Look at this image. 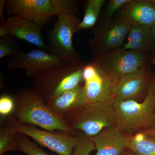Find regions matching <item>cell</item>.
<instances>
[{
	"instance_id": "1",
	"label": "cell",
	"mask_w": 155,
	"mask_h": 155,
	"mask_svg": "<svg viewBox=\"0 0 155 155\" xmlns=\"http://www.w3.org/2000/svg\"><path fill=\"white\" fill-rule=\"evenodd\" d=\"M14 97L15 108L9 119L22 124L38 126L44 130H60L75 136L74 130L66 121L48 107L33 88L22 89Z\"/></svg>"
},
{
	"instance_id": "2",
	"label": "cell",
	"mask_w": 155,
	"mask_h": 155,
	"mask_svg": "<svg viewBox=\"0 0 155 155\" xmlns=\"http://www.w3.org/2000/svg\"><path fill=\"white\" fill-rule=\"evenodd\" d=\"M85 64L81 61L63 62L34 78L33 88L46 104L51 99L82 84Z\"/></svg>"
},
{
	"instance_id": "3",
	"label": "cell",
	"mask_w": 155,
	"mask_h": 155,
	"mask_svg": "<svg viewBox=\"0 0 155 155\" xmlns=\"http://www.w3.org/2000/svg\"><path fill=\"white\" fill-rule=\"evenodd\" d=\"M116 126L123 133L133 135L150 128L155 110V76L142 102L114 99L112 103Z\"/></svg>"
},
{
	"instance_id": "4",
	"label": "cell",
	"mask_w": 155,
	"mask_h": 155,
	"mask_svg": "<svg viewBox=\"0 0 155 155\" xmlns=\"http://www.w3.org/2000/svg\"><path fill=\"white\" fill-rule=\"evenodd\" d=\"M65 121L75 136L80 133V135L91 137L106 128L117 127L115 112L110 103L87 104Z\"/></svg>"
},
{
	"instance_id": "5",
	"label": "cell",
	"mask_w": 155,
	"mask_h": 155,
	"mask_svg": "<svg viewBox=\"0 0 155 155\" xmlns=\"http://www.w3.org/2000/svg\"><path fill=\"white\" fill-rule=\"evenodd\" d=\"M81 22L74 14L58 16L48 34L49 53L65 63L80 61L72 40L73 35L79 30Z\"/></svg>"
},
{
	"instance_id": "6",
	"label": "cell",
	"mask_w": 155,
	"mask_h": 155,
	"mask_svg": "<svg viewBox=\"0 0 155 155\" xmlns=\"http://www.w3.org/2000/svg\"><path fill=\"white\" fill-rule=\"evenodd\" d=\"M84 97L85 104L112 103L115 99L116 84L94 60L86 64L83 72Z\"/></svg>"
},
{
	"instance_id": "7",
	"label": "cell",
	"mask_w": 155,
	"mask_h": 155,
	"mask_svg": "<svg viewBox=\"0 0 155 155\" xmlns=\"http://www.w3.org/2000/svg\"><path fill=\"white\" fill-rule=\"evenodd\" d=\"M7 124L17 133L29 137L40 145L58 155H72L78 141L77 136L64 131L41 130L34 125L20 123L12 119H9Z\"/></svg>"
},
{
	"instance_id": "8",
	"label": "cell",
	"mask_w": 155,
	"mask_h": 155,
	"mask_svg": "<svg viewBox=\"0 0 155 155\" xmlns=\"http://www.w3.org/2000/svg\"><path fill=\"white\" fill-rule=\"evenodd\" d=\"M94 60L98 62L116 84L125 75L147 66V62L145 53L123 48L95 55Z\"/></svg>"
},
{
	"instance_id": "9",
	"label": "cell",
	"mask_w": 155,
	"mask_h": 155,
	"mask_svg": "<svg viewBox=\"0 0 155 155\" xmlns=\"http://www.w3.org/2000/svg\"><path fill=\"white\" fill-rule=\"evenodd\" d=\"M132 24L124 17L102 24L95 31L91 40V48L95 55L109 52L119 49L128 35Z\"/></svg>"
},
{
	"instance_id": "10",
	"label": "cell",
	"mask_w": 155,
	"mask_h": 155,
	"mask_svg": "<svg viewBox=\"0 0 155 155\" xmlns=\"http://www.w3.org/2000/svg\"><path fill=\"white\" fill-rule=\"evenodd\" d=\"M9 17L24 18L43 28L54 17L51 0H6Z\"/></svg>"
},
{
	"instance_id": "11",
	"label": "cell",
	"mask_w": 155,
	"mask_h": 155,
	"mask_svg": "<svg viewBox=\"0 0 155 155\" xmlns=\"http://www.w3.org/2000/svg\"><path fill=\"white\" fill-rule=\"evenodd\" d=\"M154 76L147 65L125 75L116 83L115 99L139 102L145 97Z\"/></svg>"
},
{
	"instance_id": "12",
	"label": "cell",
	"mask_w": 155,
	"mask_h": 155,
	"mask_svg": "<svg viewBox=\"0 0 155 155\" xmlns=\"http://www.w3.org/2000/svg\"><path fill=\"white\" fill-rule=\"evenodd\" d=\"M63 62L49 53L38 49L28 53L21 52L11 57L7 61V67L12 71L23 69L26 75L34 78Z\"/></svg>"
},
{
	"instance_id": "13",
	"label": "cell",
	"mask_w": 155,
	"mask_h": 155,
	"mask_svg": "<svg viewBox=\"0 0 155 155\" xmlns=\"http://www.w3.org/2000/svg\"><path fill=\"white\" fill-rule=\"evenodd\" d=\"M0 25L4 26L15 38L25 41L39 49L48 51L41 35L42 28L27 19L19 17H9Z\"/></svg>"
},
{
	"instance_id": "14",
	"label": "cell",
	"mask_w": 155,
	"mask_h": 155,
	"mask_svg": "<svg viewBox=\"0 0 155 155\" xmlns=\"http://www.w3.org/2000/svg\"><path fill=\"white\" fill-rule=\"evenodd\" d=\"M89 138L97 150L94 155H121L127 150V134L117 127L106 128Z\"/></svg>"
},
{
	"instance_id": "15",
	"label": "cell",
	"mask_w": 155,
	"mask_h": 155,
	"mask_svg": "<svg viewBox=\"0 0 155 155\" xmlns=\"http://www.w3.org/2000/svg\"><path fill=\"white\" fill-rule=\"evenodd\" d=\"M83 88L82 84L49 100L47 105L60 118L67 120L86 105Z\"/></svg>"
},
{
	"instance_id": "16",
	"label": "cell",
	"mask_w": 155,
	"mask_h": 155,
	"mask_svg": "<svg viewBox=\"0 0 155 155\" xmlns=\"http://www.w3.org/2000/svg\"><path fill=\"white\" fill-rule=\"evenodd\" d=\"M120 14L132 25L150 28L155 25V6L148 0H130L122 7Z\"/></svg>"
},
{
	"instance_id": "17",
	"label": "cell",
	"mask_w": 155,
	"mask_h": 155,
	"mask_svg": "<svg viewBox=\"0 0 155 155\" xmlns=\"http://www.w3.org/2000/svg\"><path fill=\"white\" fill-rule=\"evenodd\" d=\"M127 42L123 49L149 52L153 48L151 28L143 25L133 24L127 36Z\"/></svg>"
},
{
	"instance_id": "18",
	"label": "cell",
	"mask_w": 155,
	"mask_h": 155,
	"mask_svg": "<svg viewBox=\"0 0 155 155\" xmlns=\"http://www.w3.org/2000/svg\"><path fill=\"white\" fill-rule=\"evenodd\" d=\"M127 146L135 155H155V137L140 131L127 134Z\"/></svg>"
},
{
	"instance_id": "19",
	"label": "cell",
	"mask_w": 155,
	"mask_h": 155,
	"mask_svg": "<svg viewBox=\"0 0 155 155\" xmlns=\"http://www.w3.org/2000/svg\"><path fill=\"white\" fill-rule=\"evenodd\" d=\"M104 0H89L87 3L84 16L78 29H87L94 26L104 4Z\"/></svg>"
},
{
	"instance_id": "20",
	"label": "cell",
	"mask_w": 155,
	"mask_h": 155,
	"mask_svg": "<svg viewBox=\"0 0 155 155\" xmlns=\"http://www.w3.org/2000/svg\"><path fill=\"white\" fill-rule=\"evenodd\" d=\"M17 132L8 124L0 129V155L8 152L17 150Z\"/></svg>"
},
{
	"instance_id": "21",
	"label": "cell",
	"mask_w": 155,
	"mask_h": 155,
	"mask_svg": "<svg viewBox=\"0 0 155 155\" xmlns=\"http://www.w3.org/2000/svg\"><path fill=\"white\" fill-rule=\"evenodd\" d=\"M53 14L57 17L74 14L78 12L77 1L74 0H51Z\"/></svg>"
},
{
	"instance_id": "22",
	"label": "cell",
	"mask_w": 155,
	"mask_h": 155,
	"mask_svg": "<svg viewBox=\"0 0 155 155\" xmlns=\"http://www.w3.org/2000/svg\"><path fill=\"white\" fill-rule=\"evenodd\" d=\"M15 38L11 35L0 37V59L13 57L21 52Z\"/></svg>"
},
{
	"instance_id": "23",
	"label": "cell",
	"mask_w": 155,
	"mask_h": 155,
	"mask_svg": "<svg viewBox=\"0 0 155 155\" xmlns=\"http://www.w3.org/2000/svg\"><path fill=\"white\" fill-rule=\"evenodd\" d=\"M17 137L18 140L17 150L25 153L27 155H51L29 140L27 136L23 134L17 133Z\"/></svg>"
},
{
	"instance_id": "24",
	"label": "cell",
	"mask_w": 155,
	"mask_h": 155,
	"mask_svg": "<svg viewBox=\"0 0 155 155\" xmlns=\"http://www.w3.org/2000/svg\"><path fill=\"white\" fill-rule=\"evenodd\" d=\"M15 102L14 96L3 94L0 97V116L1 120L9 119L14 112Z\"/></svg>"
},
{
	"instance_id": "25",
	"label": "cell",
	"mask_w": 155,
	"mask_h": 155,
	"mask_svg": "<svg viewBox=\"0 0 155 155\" xmlns=\"http://www.w3.org/2000/svg\"><path fill=\"white\" fill-rule=\"evenodd\" d=\"M78 141L72 152V155H90L96 150L94 143L87 137L77 136Z\"/></svg>"
},
{
	"instance_id": "26",
	"label": "cell",
	"mask_w": 155,
	"mask_h": 155,
	"mask_svg": "<svg viewBox=\"0 0 155 155\" xmlns=\"http://www.w3.org/2000/svg\"><path fill=\"white\" fill-rule=\"evenodd\" d=\"M130 0H110L109 1L106 10L105 19L104 22L110 20L111 17L116 11L122 8L123 6Z\"/></svg>"
},
{
	"instance_id": "27",
	"label": "cell",
	"mask_w": 155,
	"mask_h": 155,
	"mask_svg": "<svg viewBox=\"0 0 155 155\" xmlns=\"http://www.w3.org/2000/svg\"><path fill=\"white\" fill-rule=\"evenodd\" d=\"M6 0H1L0 1V20L1 23L5 21L4 18L5 11V5Z\"/></svg>"
},
{
	"instance_id": "28",
	"label": "cell",
	"mask_w": 155,
	"mask_h": 155,
	"mask_svg": "<svg viewBox=\"0 0 155 155\" xmlns=\"http://www.w3.org/2000/svg\"><path fill=\"white\" fill-rule=\"evenodd\" d=\"M140 132L142 133L145 134L147 135L152 136L155 137V129H152V128H149V129H144L140 130Z\"/></svg>"
},
{
	"instance_id": "29",
	"label": "cell",
	"mask_w": 155,
	"mask_h": 155,
	"mask_svg": "<svg viewBox=\"0 0 155 155\" xmlns=\"http://www.w3.org/2000/svg\"><path fill=\"white\" fill-rule=\"evenodd\" d=\"M152 36L153 43V48H155V25L151 28Z\"/></svg>"
},
{
	"instance_id": "30",
	"label": "cell",
	"mask_w": 155,
	"mask_h": 155,
	"mask_svg": "<svg viewBox=\"0 0 155 155\" xmlns=\"http://www.w3.org/2000/svg\"><path fill=\"white\" fill-rule=\"evenodd\" d=\"M150 128L155 130V110L153 114L152 119L151 125Z\"/></svg>"
},
{
	"instance_id": "31",
	"label": "cell",
	"mask_w": 155,
	"mask_h": 155,
	"mask_svg": "<svg viewBox=\"0 0 155 155\" xmlns=\"http://www.w3.org/2000/svg\"><path fill=\"white\" fill-rule=\"evenodd\" d=\"M121 155H135V154H134L133 152L131 151L130 150L127 149L125 152L123 153Z\"/></svg>"
},
{
	"instance_id": "32",
	"label": "cell",
	"mask_w": 155,
	"mask_h": 155,
	"mask_svg": "<svg viewBox=\"0 0 155 155\" xmlns=\"http://www.w3.org/2000/svg\"><path fill=\"white\" fill-rule=\"evenodd\" d=\"M149 2L151 3L153 5L155 6V0H148Z\"/></svg>"
},
{
	"instance_id": "33",
	"label": "cell",
	"mask_w": 155,
	"mask_h": 155,
	"mask_svg": "<svg viewBox=\"0 0 155 155\" xmlns=\"http://www.w3.org/2000/svg\"><path fill=\"white\" fill-rule=\"evenodd\" d=\"M151 63L153 65H154V66H155V57L154 58H153V59H152Z\"/></svg>"
},
{
	"instance_id": "34",
	"label": "cell",
	"mask_w": 155,
	"mask_h": 155,
	"mask_svg": "<svg viewBox=\"0 0 155 155\" xmlns=\"http://www.w3.org/2000/svg\"><path fill=\"white\" fill-rule=\"evenodd\" d=\"M6 155L5 154H2V155Z\"/></svg>"
}]
</instances>
